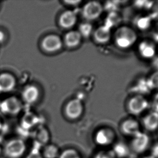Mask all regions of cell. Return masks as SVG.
<instances>
[{"label": "cell", "mask_w": 158, "mask_h": 158, "mask_svg": "<svg viewBox=\"0 0 158 158\" xmlns=\"http://www.w3.org/2000/svg\"><path fill=\"white\" fill-rule=\"evenodd\" d=\"M137 34L132 28L122 26L118 28L114 34V41L116 46L121 49L132 47L137 40Z\"/></svg>", "instance_id": "cell-1"}, {"label": "cell", "mask_w": 158, "mask_h": 158, "mask_svg": "<svg viewBox=\"0 0 158 158\" xmlns=\"http://www.w3.org/2000/svg\"><path fill=\"white\" fill-rule=\"evenodd\" d=\"M103 5L98 1H90L83 6L82 14L88 21H92L98 19L103 11Z\"/></svg>", "instance_id": "cell-2"}, {"label": "cell", "mask_w": 158, "mask_h": 158, "mask_svg": "<svg viewBox=\"0 0 158 158\" xmlns=\"http://www.w3.org/2000/svg\"><path fill=\"white\" fill-rule=\"evenodd\" d=\"M26 150V144L22 140L13 139L7 143L4 152L9 158H19L24 155Z\"/></svg>", "instance_id": "cell-3"}, {"label": "cell", "mask_w": 158, "mask_h": 158, "mask_svg": "<svg viewBox=\"0 0 158 158\" xmlns=\"http://www.w3.org/2000/svg\"><path fill=\"white\" fill-rule=\"evenodd\" d=\"M148 105V102L143 96L137 94L128 101L127 109L133 115H139L147 109Z\"/></svg>", "instance_id": "cell-4"}, {"label": "cell", "mask_w": 158, "mask_h": 158, "mask_svg": "<svg viewBox=\"0 0 158 158\" xmlns=\"http://www.w3.org/2000/svg\"><path fill=\"white\" fill-rule=\"evenodd\" d=\"M41 48L45 52L54 53L62 48L63 42L60 37L55 34H50L44 37L41 42Z\"/></svg>", "instance_id": "cell-5"}, {"label": "cell", "mask_w": 158, "mask_h": 158, "mask_svg": "<svg viewBox=\"0 0 158 158\" xmlns=\"http://www.w3.org/2000/svg\"><path fill=\"white\" fill-rule=\"evenodd\" d=\"M83 112V104L78 99H74L69 101L65 107V114L71 119L79 118Z\"/></svg>", "instance_id": "cell-6"}, {"label": "cell", "mask_w": 158, "mask_h": 158, "mask_svg": "<svg viewBox=\"0 0 158 158\" xmlns=\"http://www.w3.org/2000/svg\"><path fill=\"white\" fill-rule=\"evenodd\" d=\"M1 108L4 113L15 115L21 111L22 104L20 100L16 97H11L1 103Z\"/></svg>", "instance_id": "cell-7"}, {"label": "cell", "mask_w": 158, "mask_h": 158, "mask_svg": "<svg viewBox=\"0 0 158 158\" xmlns=\"http://www.w3.org/2000/svg\"><path fill=\"white\" fill-rule=\"evenodd\" d=\"M150 143V139L147 135L140 132L133 136L132 141V148L137 153H141L145 151Z\"/></svg>", "instance_id": "cell-8"}, {"label": "cell", "mask_w": 158, "mask_h": 158, "mask_svg": "<svg viewBox=\"0 0 158 158\" xmlns=\"http://www.w3.org/2000/svg\"><path fill=\"white\" fill-rule=\"evenodd\" d=\"M113 131L108 128H101L96 133L95 140L96 143L103 146L111 144L115 138Z\"/></svg>", "instance_id": "cell-9"}, {"label": "cell", "mask_w": 158, "mask_h": 158, "mask_svg": "<svg viewBox=\"0 0 158 158\" xmlns=\"http://www.w3.org/2000/svg\"><path fill=\"white\" fill-rule=\"evenodd\" d=\"M92 35L96 43L103 45L108 43L111 40V29L103 25L96 28Z\"/></svg>", "instance_id": "cell-10"}, {"label": "cell", "mask_w": 158, "mask_h": 158, "mask_svg": "<svg viewBox=\"0 0 158 158\" xmlns=\"http://www.w3.org/2000/svg\"><path fill=\"white\" fill-rule=\"evenodd\" d=\"M139 55L145 59H152L156 55V47L153 42L150 41H143L138 45Z\"/></svg>", "instance_id": "cell-11"}, {"label": "cell", "mask_w": 158, "mask_h": 158, "mask_svg": "<svg viewBox=\"0 0 158 158\" xmlns=\"http://www.w3.org/2000/svg\"><path fill=\"white\" fill-rule=\"evenodd\" d=\"M16 84V78L11 73L0 74V92H10L15 88Z\"/></svg>", "instance_id": "cell-12"}, {"label": "cell", "mask_w": 158, "mask_h": 158, "mask_svg": "<svg viewBox=\"0 0 158 158\" xmlns=\"http://www.w3.org/2000/svg\"><path fill=\"white\" fill-rule=\"evenodd\" d=\"M77 22V16L73 10L63 12L59 18V24L62 28L69 29L73 28Z\"/></svg>", "instance_id": "cell-13"}, {"label": "cell", "mask_w": 158, "mask_h": 158, "mask_svg": "<svg viewBox=\"0 0 158 158\" xmlns=\"http://www.w3.org/2000/svg\"><path fill=\"white\" fill-rule=\"evenodd\" d=\"M40 91L39 89L34 85H28L24 88L22 97L24 101L28 104L35 103L39 99Z\"/></svg>", "instance_id": "cell-14"}, {"label": "cell", "mask_w": 158, "mask_h": 158, "mask_svg": "<svg viewBox=\"0 0 158 158\" xmlns=\"http://www.w3.org/2000/svg\"><path fill=\"white\" fill-rule=\"evenodd\" d=\"M82 38L78 31H69L64 36V44L68 48H75L80 44Z\"/></svg>", "instance_id": "cell-15"}, {"label": "cell", "mask_w": 158, "mask_h": 158, "mask_svg": "<svg viewBox=\"0 0 158 158\" xmlns=\"http://www.w3.org/2000/svg\"><path fill=\"white\" fill-rule=\"evenodd\" d=\"M121 131L124 134L133 137L140 132L138 122L131 119L126 120L122 123Z\"/></svg>", "instance_id": "cell-16"}, {"label": "cell", "mask_w": 158, "mask_h": 158, "mask_svg": "<svg viewBox=\"0 0 158 158\" xmlns=\"http://www.w3.org/2000/svg\"><path fill=\"white\" fill-rule=\"evenodd\" d=\"M143 126L147 130H156L158 127V113L155 111L151 112L143 118Z\"/></svg>", "instance_id": "cell-17"}, {"label": "cell", "mask_w": 158, "mask_h": 158, "mask_svg": "<svg viewBox=\"0 0 158 158\" xmlns=\"http://www.w3.org/2000/svg\"><path fill=\"white\" fill-rule=\"evenodd\" d=\"M148 78H141L138 80L137 83L133 88V91L136 92L138 94L143 96V94H148L152 91Z\"/></svg>", "instance_id": "cell-18"}, {"label": "cell", "mask_w": 158, "mask_h": 158, "mask_svg": "<svg viewBox=\"0 0 158 158\" xmlns=\"http://www.w3.org/2000/svg\"><path fill=\"white\" fill-rule=\"evenodd\" d=\"M152 19L148 15L139 16L135 19L134 25L139 30L146 31L148 30L152 24Z\"/></svg>", "instance_id": "cell-19"}, {"label": "cell", "mask_w": 158, "mask_h": 158, "mask_svg": "<svg viewBox=\"0 0 158 158\" xmlns=\"http://www.w3.org/2000/svg\"><path fill=\"white\" fill-rule=\"evenodd\" d=\"M113 152L116 158H124L128 156L130 150L128 146L123 142H119L114 146Z\"/></svg>", "instance_id": "cell-20"}, {"label": "cell", "mask_w": 158, "mask_h": 158, "mask_svg": "<svg viewBox=\"0 0 158 158\" xmlns=\"http://www.w3.org/2000/svg\"><path fill=\"white\" fill-rule=\"evenodd\" d=\"M49 133L46 128L40 127L37 130L35 134V139L41 145H45L49 141Z\"/></svg>", "instance_id": "cell-21"}, {"label": "cell", "mask_w": 158, "mask_h": 158, "mask_svg": "<svg viewBox=\"0 0 158 158\" xmlns=\"http://www.w3.org/2000/svg\"><path fill=\"white\" fill-rule=\"evenodd\" d=\"M120 21V17L117 13L111 12L109 13L105 19V23L104 26H106L108 28L111 29L114 26H116Z\"/></svg>", "instance_id": "cell-22"}, {"label": "cell", "mask_w": 158, "mask_h": 158, "mask_svg": "<svg viewBox=\"0 0 158 158\" xmlns=\"http://www.w3.org/2000/svg\"><path fill=\"white\" fill-rule=\"evenodd\" d=\"M78 32L81 35L82 37L88 38L90 35L93 34V26L90 22H85L81 23L79 27Z\"/></svg>", "instance_id": "cell-23"}, {"label": "cell", "mask_w": 158, "mask_h": 158, "mask_svg": "<svg viewBox=\"0 0 158 158\" xmlns=\"http://www.w3.org/2000/svg\"><path fill=\"white\" fill-rule=\"evenodd\" d=\"M43 154L45 158H57L60 156L59 148L54 145L46 146L43 151Z\"/></svg>", "instance_id": "cell-24"}, {"label": "cell", "mask_w": 158, "mask_h": 158, "mask_svg": "<svg viewBox=\"0 0 158 158\" xmlns=\"http://www.w3.org/2000/svg\"><path fill=\"white\" fill-rule=\"evenodd\" d=\"M59 158H80V156L76 150L67 149L61 153Z\"/></svg>", "instance_id": "cell-25"}, {"label": "cell", "mask_w": 158, "mask_h": 158, "mask_svg": "<svg viewBox=\"0 0 158 158\" xmlns=\"http://www.w3.org/2000/svg\"><path fill=\"white\" fill-rule=\"evenodd\" d=\"M147 78L152 90H158V71H155Z\"/></svg>", "instance_id": "cell-26"}, {"label": "cell", "mask_w": 158, "mask_h": 158, "mask_svg": "<svg viewBox=\"0 0 158 158\" xmlns=\"http://www.w3.org/2000/svg\"><path fill=\"white\" fill-rule=\"evenodd\" d=\"M35 118L32 115L26 116L23 121V125L26 128H30L35 124Z\"/></svg>", "instance_id": "cell-27"}, {"label": "cell", "mask_w": 158, "mask_h": 158, "mask_svg": "<svg viewBox=\"0 0 158 158\" xmlns=\"http://www.w3.org/2000/svg\"><path fill=\"white\" fill-rule=\"evenodd\" d=\"M112 150L102 151L98 152L94 158H116Z\"/></svg>", "instance_id": "cell-28"}, {"label": "cell", "mask_w": 158, "mask_h": 158, "mask_svg": "<svg viewBox=\"0 0 158 158\" xmlns=\"http://www.w3.org/2000/svg\"><path fill=\"white\" fill-rule=\"evenodd\" d=\"M149 10L150 11V15L148 16H150L152 19H153L154 18L157 17L158 15V1L157 2H154L153 1L152 6H151Z\"/></svg>", "instance_id": "cell-29"}, {"label": "cell", "mask_w": 158, "mask_h": 158, "mask_svg": "<svg viewBox=\"0 0 158 158\" xmlns=\"http://www.w3.org/2000/svg\"><path fill=\"white\" fill-rule=\"evenodd\" d=\"M26 158H43V156L39 151L34 150L28 154Z\"/></svg>", "instance_id": "cell-30"}, {"label": "cell", "mask_w": 158, "mask_h": 158, "mask_svg": "<svg viewBox=\"0 0 158 158\" xmlns=\"http://www.w3.org/2000/svg\"><path fill=\"white\" fill-rule=\"evenodd\" d=\"M153 107L154 111L158 113V92L154 96L153 101Z\"/></svg>", "instance_id": "cell-31"}, {"label": "cell", "mask_w": 158, "mask_h": 158, "mask_svg": "<svg viewBox=\"0 0 158 158\" xmlns=\"http://www.w3.org/2000/svg\"><path fill=\"white\" fill-rule=\"evenodd\" d=\"M152 66L156 71H158V56H156L152 60Z\"/></svg>", "instance_id": "cell-32"}, {"label": "cell", "mask_w": 158, "mask_h": 158, "mask_svg": "<svg viewBox=\"0 0 158 158\" xmlns=\"http://www.w3.org/2000/svg\"><path fill=\"white\" fill-rule=\"evenodd\" d=\"M151 156L154 158H158V143L156 144L152 148Z\"/></svg>", "instance_id": "cell-33"}, {"label": "cell", "mask_w": 158, "mask_h": 158, "mask_svg": "<svg viewBox=\"0 0 158 158\" xmlns=\"http://www.w3.org/2000/svg\"><path fill=\"white\" fill-rule=\"evenodd\" d=\"M81 2V1H64V3L69 6H74L79 5V3Z\"/></svg>", "instance_id": "cell-34"}, {"label": "cell", "mask_w": 158, "mask_h": 158, "mask_svg": "<svg viewBox=\"0 0 158 158\" xmlns=\"http://www.w3.org/2000/svg\"><path fill=\"white\" fill-rule=\"evenodd\" d=\"M4 38L5 37L4 34L2 31H0V42H2L4 41Z\"/></svg>", "instance_id": "cell-35"}, {"label": "cell", "mask_w": 158, "mask_h": 158, "mask_svg": "<svg viewBox=\"0 0 158 158\" xmlns=\"http://www.w3.org/2000/svg\"><path fill=\"white\" fill-rule=\"evenodd\" d=\"M154 158V157H153V156L151 155V156H146L145 158Z\"/></svg>", "instance_id": "cell-36"}, {"label": "cell", "mask_w": 158, "mask_h": 158, "mask_svg": "<svg viewBox=\"0 0 158 158\" xmlns=\"http://www.w3.org/2000/svg\"><path fill=\"white\" fill-rule=\"evenodd\" d=\"M1 147H0V153H1Z\"/></svg>", "instance_id": "cell-37"}, {"label": "cell", "mask_w": 158, "mask_h": 158, "mask_svg": "<svg viewBox=\"0 0 158 158\" xmlns=\"http://www.w3.org/2000/svg\"></svg>", "instance_id": "cell-38"}, {"label": "cell", "mask_w": 158, "mask_h": 158, "mask_svg": "<svg viewBox=\"0 0 158 158\" xmlns=\"http://www.w3.org/2000/svg\"><path fill=\"white\" fill-rule=\"evenodd\" d=\"M0 126H1V124H0Z\"/></svg>", "instance_id": "cell-39"}]
</instances>
